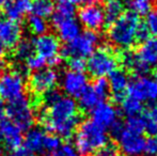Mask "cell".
I'll list each match as a JSON object with an SVG mask.
<instances>
[{
	"instance_id": "7c38bea8",
	"label": "cell",
	"mask_w": 157,
	"mask_h": 156,
	"mask_svg": "<svg viewBox=\"0 0 157 156\" xmlns=\"http://www.w3.org/2000/svg\"><path fill=\"white\" fill-rule=\"evenodd\" d=\"M25 80L24 74L18 70L4 72L0 75V96L11 102L24 95Z\"/></svg>"
},
{
	"instance_id": "f1b7e54d",
	"label": "cell",
	"mask_w": 157,
	"mask_h": 156,
	"mask_svg": "<svg viewBox=\"0 0 157 156\" xmlns=\"http://www.w3.org/2000/svg\"><path fill=\"white\" fill-rule=\"evenodd\" d=\"M143 118L144 131H147L151 136H157V105L151 108Z\"/></svg>"
},
{
	"instance_id": "d6986e66",
	"label": "cell",
	"mask_w": 157,
	"mask_h": 156,
	"mask_svg": "<svg viewBox=\"0 0 157 156\" xmlns=\"http://www.w3.org/2000/svg\"><path fill=\"white\" fill-rule=\"evenodd\" d=\"M128 83H129L128 75L123 70L116 69L109 75V80H108L109 90L116 102H121L125 97V94L127 93Z\"/></svg>"
},
{
	"instance_id": "5bb4252c",
	"label": "cell",
	"mask_w": 157,
	"mask_h": 156,
	"mask_svg": "<svg viewBox=\"0 0 157 156\" xmlns=\"http://www.w3.org/2000/svg\"><path fill=\"white\" fill-rule=\"evenodd\" d=\"M23 131L8 118L0 120V143L4 150H14L23 142Z\"/></svg>"
},
{
	"instance_id": "4316f807",
	"label": "cell",
	"mask_w": 157,
	"mask_h": 156,
	"mask_svg": "<svg viewBox=\"0 0 157 156\" xmlns=\"http://www.w3.org/2000/svg\"><path fill=\"white\" fill-rule=\"evenodd\" d=\"M14 57L19 61H25L28 57H30L34 52L32 41H28V40L19 41L18 44L14 47Z\"/></svg>"
},
{
	"instance_id": "836d02e7",
	"label": "cell",
	"mask_w": 157,
	"mask_h": 156,
	"mask_svg": "<svg viewBox=\"0 0 157 156\" xmlns=\"http://www.w3.org/2000/svg\"><path fill=\"white\" fill-rule=\"evenodd\" d=\"M143 154L145 156H157V136H151L145 139Z\"/></svg>"
},
{
	"instance_id": "7bdbcfd3",
	"label": "cell",
	"mask_w": 157,
	"mask_h": 156,
	"mask_svg": "<svg viewBox=\"0 0 157 156\" xmlns=\"http://www.w3.org/2000/svg\"><path fill=\"white\" fill-rule=\"evenodd\" d=\"M59 1H63V0H59Z\"/></svg>"
},
{
	"instance_id": "603a6c76",
	"label": "cell",
	"mask_w": 157,
	"mask_h": 156,
	"mask_svg": "<svg viewBox=\"0 0 157 156\" xmlns=\"http://www.w3.org/2000/svg\"><path fill=\"white\" fill-rule=\"evenodd\" d=\"M30 11L32 15L46 18V17L52 16V14L54 13V2L52 0H32Z\"/></svg>"
},
{
	"instance_id": "f35d334b",
	"label": "cell",
	"mask_w": 157,
	"mask_h": 156,
	"mask_svg": "<svg viewBox=\"0 0 157 156\" xmlns=\"http://www.w3.org/2000/svg\"><path fill=\"white\" fill-rule=\"evenodd\" d=\"M93 0H75V2L77 3H82V2H87V3H91Z\"/></svg>"
},
{
	"instance_id": "e575fe53",
	"label": "cell",
	"mask_w": 157,
	"mask_h": 156,
	"mask_svg": "<svg viewBox=\"0 0 157 156\" xmlns=\"http://www.w3.org/2000/svg\"><path fill=\"white\" fill-rule=\"evenodd\" d=\"M67 64L71 71L74 72H83L86 70V61L82 58H68L67 59Z\"/></svg>"
},
{
	"instance_id": "9a60e30c",
	"label": "cell",
	"mask_w": 157,
	"mask_h": 156,
	"mask_svg": "<svg viewBox=\"0 0 157 156\" xmlns=\"http://www.w3.org/2000/svg\"><path fill=\"white\" fill-rule=\"evenodd\" d=\"M92 121L104 129H111L117 123H119L118 111L110 103L103 102L98 104L92 110Z\"/></svg>"
},
{
	"instance_id": "44dd1931",
	"label": "cell",
	"mask_w": 157,
	"mask_h": 156,
	"mask_svg": "<svg viewBox=\"0 0 157 156\" xmlns=\"http://www.w3.org/2000/svg\"><path fill=\"white\" fill-rule=\"evenodd\" d=\"M30 0H0V6L4 15L11 21H18L30 11Z\"/></svg>"
},
{
	"instance_id": "8992f818",
	"label": "cell",
	"mask_w": 157,
	"mask_h": 156,
	"mask_svg": "<svg viewBox=\"0 0 157 156\" xmlns=\"http://www.w3.org/2000/svg\"><path fill=\"white\" fill-rule=\"evenodd\" d=\"M99 43V36L94 31H87L79 34L70 43H66L65 47L61 50V57L63 58H82L89 57L96 49Z\"/></svg>"
},
{
	"instance_id": "52a82bcc",
	"label": "cell",
	"mask_w": 157,
	"mask_h": 156,
	"mask_svg": "<svg viewBox=\"0 0 157 156\" xmlns=\"http://www.w3.org/2000/svg\"><path fill=\"white\" fill-rule=\"evenodd\" d=\"M6 117L21 131H28L34 123L32 104L25 95L9 102L6 107Z\"/></svg>"
},
{
	"instance_id": "8fae6325",
	"label": "cell",
	"mask_w": 157,
	"mask_h": 156,
	"mask_svg": "<svg viewBox=\"0 0 157 156\" xmlns=\"http://www.w3.org/2000/svg\"><path fill=\"white\" fill-rule=\"evenodd\" d=\"M127 96L139 101L140 103L154 102L157 100V82L155 79L145 75H139L129 81Z\"/></svg>"
},
{
	"instance_id": "484cf974",
	"label": "cell",
	"mask_w": 157,
	"mask_h": 156,
	"mask_svg": "<svg viewBox=\"0 0 157 156\" xmlns=\"http://www.w3.org/2000/svg\"><path fill=\"white\" fill-rule=\"evenodd\" d=\"M106 24H111L123 14V4L119 0L107 2V6L104 9Z\"/></svg>"
},
{
	"instance_id": "60d3db41",
	"label": "cell",
	"mask_w": 157,
	"mask_h": 156,
	"mask_svg": "<svg viewBox=\"0 0 157 156\" xmlns=\"http://www.w3.org/2000/svg\"><path fill=\"white\" fill-rule=\"evenodd\" d=\"M28 156H36V155H35V154H33V153H31V152H30L29 154H28Z\"/></svg>"
},
{
	"instance_id": "f546056e",
	"label": "cell",
	"mask_w": 157,
	"mask_h": 156,
	"mask_svg": "<svg viewBox=\"0 0 157 156\" xmlns=\"http://www.w3.org/2000/svg\"><path fill=\"white\" fill-rule=\"evenodd\" d=\"M26 62V69L30 70V71H39L41 69H44V67L46 65V60L44 58H42L40 55L33 52L30 57H28L25 60Z\"/></svg>"
},
{
	"instance_id": "b9f144b4",
	"label": "cell",
	"mask_w": 157,
	"mask_h": 156,
	"mask_svg": "<svg viewBox=\"0 0 157 156\" xmlns=\"http://www.w3.org/2000/svg\"><path fill=\"white\" fill-rule=\"evenodd\" d=\"M103 1H106V2H110V1H114V0H103Z\"/></svg>"
},
{
	"instance_id": "ac0fdd59",
	"label": "cell",
	"mask_w": 157,
	"mask_h": 156,
	"mask_svg": "<svg viewBox=\"0 0 157 156\" xmlns=\"http://www.w3.org/2000/svg\"><path fill=\"white\" fill-rule=\"evenodd\" d=\"M52 21L54 27L56 28L59 39L65 43H70L80 34V24L75 18V16L65 17V18H60Z\"/></svg>"
},
{
	"instance_id": "ba28073f",
	"label": "cell",
	"mask_w": 157,
	"mask_h": 156,
	"mask_svg": "<svg viewBox=\"0 0 157 156\" xmlns=\"http://www.w3.org/2000/svg\"><path fill=\"white\" fill-rule=\"evenodd\" d=\"M110 93L108 80L105 78H97L91 86L83 90L78 96L79 107L83 111H92L101 103L105 102Z\"/></svg>"
},
{
	"instance_id": "d6a6232c",
	"label": "cell",
	"mask_w": 157,
	"mask_h": 156,
	"mask_svg": "<svg viewBox=\"0 0 157 156\" xmlns=\"http://www.w3.org/2000/svg\"><path fill=\"white\" fill-rule=\"evenodd\" d=\"M93 156H122V153L119 150L118 146L107 143L103 148L97 150L93 154Z\"/></svg>"
},
{
	"instance_id": "ab89813d",
	"label": "cell",
	"mask_w": 157,
	"mask_h": 156,
	"mask_svg": "<svg viewBox=\"0 0 157 156\" xmlns=\"http://www.w3.org/2000/svg\"><path fill=\"white\" fill-rule=\"evenodd\" d=\"M154 77H155L154 79H155V80H156V82H157V67H156L155 72H154Z\"/></svg>"
},
{
	"instance_id": "5b68a950",
	"label": "cell",
	"mask_w": 157,
	"mask_h": 156,
	"mask_svg": "<svg viewBox=\"0 0 157 156\" xmlns=\"http://www.w3.org/2000/svg\"><path fill=\"white\" fill-rule=\"evenodd\" d=\"M118 56L109 47H99L89 56L86 69L95 78H104L109 76L118 67Z\"/></svg>"
},
{
	"instance_id": "2e32d148",
	"label": "cell",
	"mask_w": 157,
	"mask_h": 156,
	"mask_svg": "<svg viewBox=\"0 0 157 156\" xmlns=\"http://www.w3.org/2000/svg\"><path fill=\"white\" fill-rule=\"evenodd\" d=\"M62 89L70 97H78L88 87V77L83 72L67 71L62 77Z\"/></svg>"
},
{
	"instance_id": "4dcf8cb0",
	"label": "cell",
	"mask_w": 157,
	"mask_h": 156,
	"mask_svg": "<svg viewBox=\"0 0 157 156\" xmlns=\"http://www.w3.org/2000/svg\"><path fill=\"white\" fill-rule=\"evenodd\" d=\"M144 26L150 34L157 36V9L151 10L147 15Z\"/></svg>"
},
{
	"instance_id": "6da1fadb",
	"label": "cell",
	"mask_w": 157,
	"mask_h": 156,
	"mask_svg": "<svg viewBox=\"0 0 157 156\" xmlns=\"http://www.w3.org/2000/svg\"><path fill=\"white\" fill-rule=\"evenodd\" d=\"M40 121L46 131L68 139L80 123V113L76 102L70 96L62 95L54 104L42 109Z\"/></svg>"
},
{
	"instance_id": "74e56055",
	"label": "cell",
	"mask_w": 157,
	"mask_h": 156,
	"mask_svg": "<svg viewBox=\"0 0 157 156\" xmlns=\"http://www.w3.org/2000/svg\"><path fill=\"white\" fill-rule=\"evenodd\" d=\"M4 54H6V47H4L3 44H2L1 42H0V59L3 58Z\"/></svg>"
},
{
	"instance_id": "ffe728a7",
	"label": "cell",
	"mask_w": 157,
	"mask_h": 156,
	"mask_svg": "<svg viewBox=\"0 0 157 156\" xmlns=\"http://www.w3.org/2000/svg\"><path fill=\"white\" fill-rule=\"evenodd\" d=\"M138 61L147 71L157 65V40L147 39L141 43L136 52Z\"/></svg>"
},
{
	"instance_id": "8d00e7d4",
	"label": "cell",
	"mask_w": 157,
	"mask_h": 156,
	"mask_svg": "<svg viewBox=\"0 0 157 156\" xmlns=\"http://www.w3.org/2000/svg\"><path fill=\"white\" fill-rule=\"evenodd\" d=\"M6 118V107L2 104H0V120H3Z\"/></svg>"
},
{
	"instance_id": "1f68e13d",
	"label": "cell",
	"mask_w": 157,
	"mask_h": 156,
	"mask_svg": "<svg viewBox=\"0 0 157 156\" xmlns=\"http://www.w3.org/2000/svg\"><path fill=\"white\" fill-rule=\"evenodd\" d=\"M50 156H79L76 148L70 143L60 144L55 151L50 153Z\"/></svg>"
},
{
	"instance_id": "7402d4cb",
	"label": "cell",
	"mask_w": 157,
	"mask_h": 156,
	"mask_svg": "<svg viewBox=\"0 0 157 156\" xmlns=\"http://www.w3.org/2000/svg\"><path fill=\"white\" fill-rule=\"evenodd\" d=\"M46 133L40 127H31L27 131L24 139L25 149L33 154L45 155Z\"/></svg>"
},
{
	"instance_id": "3957f363",
	"label": "cell",
	"mask_w": 157,
	"mask_h": 156,
	"mask_svg": "<svg viewBox=\"0 0 157 156\" xmlns=\"http://www.w3.org/2000/svg\"><path fill=\"white\" fill-rule=\"evenodd\" d=\"M142 24L132 12L123 13L117 21L110 24L108 40L112 45L122 50L130 49L139 42V30Z\"/></svg>"
},
{
	"instance_id": "cb8c5ba5",
	"label": "cell",
	"mask_w": 157,
	"mask_h": 156,
	"mask_svg": "<svg viewBox=\"0 0 157 156\" xmlns=\"http://www.w3.org/2000/svg\"><path fill=\"white\" fill-rule=\"evenodd\" d=\"M120 103H121V105H122L123 112H124L128 118L140 116V113L142 112V110H143L142 103L135 100V98L130 97V96H125Z\"/></svg>"
},
{
	"instance_id": "e0dca14e",
	"label": "cell",
	"mask_w": 157,
	"mask_h": 156,
	"mask_svg": "<svg viewBox=\"0 0 157 156\" xmlns=\"http://www.w3.org/2000/svg\"><path fill=\"white\" fill-rule=\"evenodd\" d=\"M21 39V27L18 21L0 19V42L4 47L14 48Z\"/></svg>"
},
{
	"instance_id": "7a4b0ae2",
	"label": "cell",
	"mask_w": 157,
	"mask_h": 156,
	"mask_svg": "<svg viewBox=\"0 0 157 156\" xmlns=\"http://www.w3.org/2000/svg\"><path fill=\"white\" fill-rule=\"evenodd\" d=\"M144 123L140 116L129 117L125 124L116 134L114 138L119 144V150L125 156H141L143 154L145 138L143 135Z\"/></svg>"
},
{
	"instance_id": "d4e9b609",
	"label": "cell",
	"mask_w": 157,
	"mask_h": 156,
	"mask_svg": "<svg viewBox=\"0 0 157 156\" xmlns=\"http://www.w3.org/2000/svg\"><path fill=\"white\" fill-rule=\"evenodd\" d=\"M127 6L137 16H144L153 10V0H127Z\"/></svg>"
},
{
	"instance_id": "83f0119b",
	"label": "cell",
	"mask_w": 157,
	"mask_h": 156,
	"mask_svg": "<svg viewBox=\"0 0 157 156\" xmlns=\"http://www.w3.org/2000/svg\"><path fill=\"white\" fill-rule=\"evenodd\" d=\"M28 27H29V30L31 31V33L39 36L47 32L48 24L46 23L45 18H43V17L31 15L28 18Z\"/></svg>"
},
{
	"instance_id": "30bf717a",
	"label": "cell",
	"mask_w": 157,
	"mask_h": 156,
	"mask_svg": "<svg viewBox=\"0 0 157 156\" xmlns=\"http://www.w3.org/2000/svg\"><path fill=\"white\" fill-rule=\"evenodd\" d=\"M58 74L52 69H41L35 71L29 78V88L34 95L33 104L37 106L43 94L55 89L58 82Z\"/></svg>"
},
{
	"instance_id": "d590c367",
	"label": "cell",
	"mask_w": 157,
	"mask_h": 156,
	"mask_svg": "<svg viewBox=\"0 0 157 156\" xmlns=\"http://www.w3.org/2000/svg\"><path fill=\"white\" fill-rule=\"evenodd\" d=\"M29 151L25 148H17V149H14V150H11L10 152L8 153L6 156H28L29 154Z\"/></svg>"
},
{
	"instance_id": "4fadbf2b",
	"label": "cell",
	"mask_w": 157,
	"mask_h": 156,
	"mask_svg": "<svg viewBox=\"0 0 157 156\" xmlns=\"http://www.w3.org/2000/svg\"><path fill=\"white\" fill-rule=\"evenodd\" d=\"M79 24L89 31H98L106 25L104 9L95 3L83 6L78 12Z\"/></svg>"
},
{
	"instance_id": "277c9868",
	"label": "cell",
	"mask_w": 157,
	"mask_h": 156,
	"mask_svg": "<svg viewBox=\"0 0 157 156\" xmlns=\"http://www.w3.org/2000/svg\"><path fill=\"white\" fill-rule=\"evenodd\" d=\"M108 143L106 129L97 125L94 121L87 120L79 126L75 136V148L82 156L92 155Z\"/></svg>"
},
{
	"instance_id": "9c48e42d",
	"label": "cell",
	"mask_w": 157,
	"mask_h": 156,
	"mask_svg": "<svg viewBox=\"0 0 157 156\" xmlns=\"http://www.w3.org/2000/svg\"><path fill=\"white\" fill-rule=\"evenodd\" d=\"M34 52L44 58L49 65H57L61 60V46L59 38L52 33H44L32 41Z\"/></svg>"
}]
</instances>
